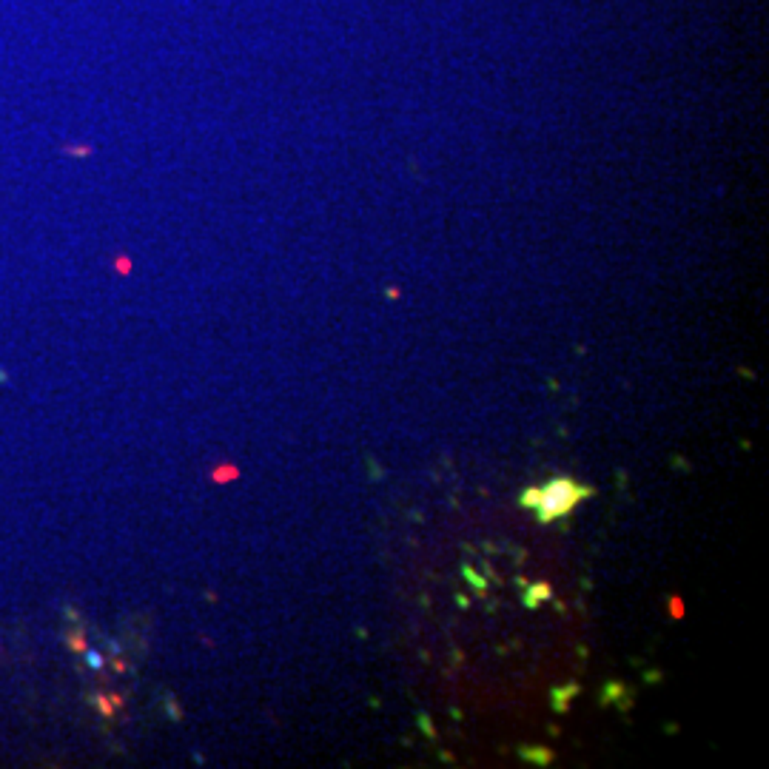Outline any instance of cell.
I'll return each instance as SVG.
<instances>
[{
    "mask_svg": "<svg viewBox=\"0 0 769 769\" xmlns=\"http://www.w3.org/2000/svg\"><path fill=\"white\" fill-rule=\"evenodd\" d=\"M593 496V488L587 485H578L576 479H553V482H544L541 488H530L521 493V508H533L541 524H550L561 516L573 511L581 499H590Z\"/></svg>",
    "mask_w": 769,
    "mask_h": 769,
    "instance_id": "1",
    "label": "cell"
},
{
    "mask_svg": "<svg viewBox=\"0 0 769 769\" xmlns=\"http://www.w3.org/2000/svg\"><path fill=\"white\" fill-rule=\"evenodd\" d=\"M544 598H550V587H547V584H533V587L527 590V595H524V604H527V607H536V604H541Z\"/></svg>",
    "mask_w": 769,
    "mask_h": 769,
    "instance_id": "2",
    "label": "cell"
},
{
    "mask_svg": "<svg viewBox=\"0 0 769 769\" xmlns=\"http://www.w3.org/2000/svg\"><path fill=\"white\" fill-rule=\"evenodd\" d=\"M521 755H527V761H536V764H550L553 758L550 750H521Z\"/></svg>",
    "mask_w": 769,
    "mask_h": 769,
    "instance_id": "3",
    "label": "cell"
},
{
    "mask_svg": "<svg viewBox=\"0 0 769 769\" xmlns=\"http://www.w3.org/2000/svg\"><path fill=\"white\" fill-rule=\"evenodd\" d=\"M576 693H578V687H564V693L553 690V701H556V707H558V710H567V698L576 695Z\"/></svg>",
    "mask_w": 769,
    "mask_h": 769,
    "instance_id": "4",
    "label": "cell"
},
{
    "mask_svg": "<svg viewBox=\"0 0 769 769\" xmlns=\"http://www.w3.org/2000/svg\"><path fill=\"white\" fill-rule=\"evenodd\" d=\"M670 613H673V618H681L684 615V607H681L678 595H670Z\"/></svg>",
    "mask_w": 769,
    "mask_h": 769,
    "instance_id": "5",
    "label": "cell"
},
{
    "mask_svg": "<svg viewBox=\"0 0 769 769\" xmlns=\"http://www.w3.org/2000/svg\"><path fill=\"white\" fill-rule=\"evenodd\" d=\"M89 664H94V667H100V664H103V658H100L97 653H89Z\"/></svg>",
    "mask_w": 769,
    "mask_h": 769,
    "instance_id": "6",
    "label": "cell"
}]
</instances>
